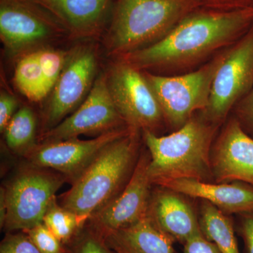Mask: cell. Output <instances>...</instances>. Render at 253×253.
Wrapping results in <instances>:
<instances>
[{"label":"cell","mask_w":253,"mask_h":253,"mask_svg":"<svg viewBox=\"0 0 253 253\" xmlns=\"http://www.w3.org/2000/svg\"><path fill=\"white\" fill-rule=\"evenodd\" d=\"M96 65L91 48H78L68 55L44 112L43 132L59 125L84 101L94 84Z\"/></svg>","instance_id":"7c38bea8"},{"label":"cell","mask_w":253,"mask_h":253,"mask_svg":"<svg viewBox=\"0 0 253 253\" xmlns=\"http://www.w3.org/2000/svg\"><path fill=\"white\" fill-rule=\"evenodd\" d=\"M128 127L118 113L107 83L106 74L95 80L81 106L57 126L44 131L39 143L76 139L82 134H97Z\"/></svg>","instance_id":"9c48e42d"},{"label":"cell","mask_w":253,"mask_h":253,"mask_svg":"<svg viewBox=\"0 0 253 253\" xmlns=\"http://www.w3.org/2000/svg\"><path fill=\"white\" fill-rule=\"evenodd\" d=\"M42 223L65 246H67L83 230L86 221L63 208L56 199L48 208Z\"/></svg>","instance_id":"7402d4cb"},{"label":"cell","mask_w":253,"mask_h":253,"mask_svg":"<svg viewBox=\"0 0 253 253\" xmlns=\"http://www.w3.org/2000/svg\"><path fill=\"white\" fill-rule=\"evenodd\" d=\"M75 38L98 34L107 19L113 0H32Z\"/></svg>","instance_id":"2e32d148"},{"label":"cell","mask_w":253,"mask_h":253,"mask_svg":"<svg viewBox=\"0 0 253 253\" xmlns=\"http://www.w3.org/2000/svg\"><path fill=\"white\" fill-rule=\"evenodd\" d=\"M253 24V9L219 12L199 9L152 45L121 56L144 71L176 76L191 72L230 47Z\"/></svg>","instance_id":"6da1fadb"},{"label":"cell","mask_w":253,"mask_h":253,"mask_svg":"<svg viewBox=\"0 0 253 253\" xmlns=\"http://www.w3.org/2000/svg\"><path fill=\"white\" fill-rule=\"evenodd\" d=\"M140 131L106 146L59 198V204L87 222L91 214L116 199L126 187L139 160Z\"/></svg>","instance_id":"3957f363"},{"label":"cell","mask_w":253,"mask_h":253,"mask_svg":"<svg viewBox=\"0 0 253 253\" xmlns=\"http://www.w3.org/2000/svg\"><path fill=\"white\" fill-rule=\"evenodd\" d=\"M253 86V24L230 47L213 81L209 105L201 111L205 118L220 126L236 104Z\"/></svg>","instance_id":"52a82bcc"},{"label":"cell","mask_w":253,"mask_h":253,"mask_svg":"<svg viewBox=\"0 0 253 253\" xmlns=\"http://www.w3.org/2000/svg\"><path fill=\"white\" fill-rule=\"evenodd\" d=\"M6 214V204L5 200V194L4 188L1 186L0 191V226L1 229L4 225L5 218Z\"/></svg>","instance_id":"4dcf8cb0"},{"label":"cell","mask_w":253,"mask_h":253,"mask_svg":"<svg viewBox=\"0 0 253 253\" xmlns=\"http://www.w3.org/2000/svg\"><path fill=\"white\" fill-rule=\"evenodd\" d=\"M131 129L125 127L109 131L90 140L76 138L39 143L23 157L28 163L61 173L72 184L106 146L126 135Z\"/></svg>","instance_id":"30bf717a"},{"label":"cell","mask_w":253,"mask_h":253,"mask_svg":"<svg viewBox=\"0 0 253 253\" xmlns=\"http://www.w3.org/2000/svg\"><path fill=\"white\" fill-rule=\"evenodd\" d=\"M232 111L243 129L253 138V86L236 104Z\"/></svg>","instance_id":"4316f807"},{"label":"cell","mask_w":253,"mask_h":253,"mask_svg":"<svg viewBox=\"0 0 253 253\" xmlns=\"http://www.w3.org/2000/svg\"><path fill=\"white\" fill-rule=\"evenodd\" d=\"M0 253H42L24 231L8 232L0 245Z\"/></svg>","instance_id":"484cf974"},{"label":"cell","mask_w":253,"mask_h":253,"mask_svg":"<svg viewBox=\"0 0 253 253\" xmlns=\"http://www.w3.org/2000/svg\"><path fill=\"white\" fill-rule=\"evenodd\" d=\"M199 221L202 234L214 243L221 253H240L232 221L226 214L203 201Z\"/></svg>","instance_id":"d6986e66"},{"label":"cell","mask_w":253,"mask_h":253,"mask_svg":"<svg viewBox=\"0 0 253 253\" xmlns=\"http://www.w3.org/2000/svg\"><path fill=\"white\" fill-rule=\"evenodd\" d=\"M160 186L202 199L226 214L253 212V186L241 181L213 184L194 179H178Z\"/></svg>","instance_id":"e0dca14e"},{"label":"cell","mask_w":253,"mask_h":253,"mask_svg":"<svg viewBox=\"0 0 253 253\" xmlns=\"http://www.w3.org/2000/svg\"><path fill=\"white\" fill-rule=\"evenodd\" d=\"M66 181L61 173L31 163L18 168L2 186L6 204L3 229L7 233L25 231L42 224L56 192Z\"/></svg>","instance_id":"8992f818"},{"label":"cell","mask_w":253,"mask_h":253,"mask_svg":"<svg viewBox=\"0 0 253 253\" xmlns=\"http://www.w3.org/2000/svg\"><path fill=\"white\" fill-rule=\"evenodd\" d=\"M183 253H221L214 243L206 239L203 234L188 239L184 244Z\"/></svg>","instance_id":"f1b7e54d"},{"label":"cell","mask_w":253,"mask_h":253,"mask_svg":"<svg viewBox=\"0 0 253 253\" xmlns=\"http://www.w3.org/2000/svg\"><path fill=\"white\" fill-rule=\"evenodd\" d=\"M14 78L18 91L30 101L39 102L49 94L37 50L21 56L15 68Z\"/></svg>","instance_id":"ffe728a7"},{"label":"cell","mask_w":253,"mask_h":253,"mask_svg":"<svg viewBox=\"0 0 253 253\" xmlns=\"http://www.w3.org/2000/svg\"><path fill=\"white\" fill-rule=\"evenodd\" d=\"M116 253H174L172 241L146 216L126 227L104 236Z\"/></svg>","instance_id":"ac0fdd59"},{"label":"cell","mask_w":253,"mask_h":253,"mask_svg":"<svg viewBox=\"0 0 253 253\" xmlns=\"http://www.w3.org/2000/svg\"><path fill=\"white\" fill-rule=\"evenodd\" d=\"M46 89L49 93L54 89L67 61L66 52L54 49L37 50Z\"/></svg>","instance_id":"603a6c76"},{"label":"cell","mask_w":253,"mask_h":253,"mask_svg":"<svg viewBox=\"0 0 253 253\" xmlns=\"http://www.w3.org/2000/svg\"><path fill=\"white\" fill-rule=\"evenodd\" d=\"M226 49L201 67L184 74L163 76L142 71L161 106L165 123L174 131L185 125L196 113L207 109L213 81Z\"/></svg>","instance_id":"5b68a950"},{"label":"cell","mask_w":253,"mask_h":253,"mask_svg":"<svg viewBox=\"0 0 253 253\" xmlns=\"http://www.w3.org/2000/svg\"><path fill=\"white\" fill-rule=\"evenodd\" d=\"M201 9V0H117L106 40L109 52L121 57L152 45Z\"/></svg>","instance_id":"277c9868"},{"label":"cell","mask_w":253,"mask_h":253,"mask_svg":"<svg viewBox=\"0 0 253 253\" xmlns=\"http://www.w3.org/2000/svg\"><path fill=\"white\" fill-rule=\"evenodd\" d=\"M211 162L216 183L241 181L253 186V138L234 116L213 144Z\"/></svg>","instance_id":"5bb4252c"},{"label":"cell","mask_w":253,"mask_h":253,"mask_svg":"<svg viewBox=\"0 0 253 253\" xmlns=\"http://www.w3.org/2000/svg\"><path fill=\"white\" fill-rule=\"evenodd\" d=\"M159 186L151 192L147 217L174 243L202 234L199 217L184 195Z\"/></svg>","instance_id":"9a60e30c"},{"label":"cell","mask_w":253,"mask_h":253,"mask_svg":"<svg viewBox=\"0 0 253 253\" xmlns=\"http://www.w3.org/2000/svg\"><path fill=\"white\" fill-rule=\"evenodd\" d=\"M24 232L42 253H70L66 246L43 223Z\"/></svg>","instance_id":"d4e9b609"},{"label":"cell","mask_w":253,"mask_h":253,"mask_svg":"<svg viewBox=\"0 0 253 253\" xmlns=\"http://www.w3.org/2000/svg\"><path fill=\"white\" fill-rule=\"evenodd\" d=\"M65 31L32 0H1L0 37L11 54H20Z\"/></svg>","instance_id":"8fae6325"},{"label":"cell","mask_w":253,"mask_h":253,"mask_svg":"<svg viewBox=\"0 0 253 253\" xmlns=\"http://www.w3.org/2000/svg\"><path fill=\"white\" fill-rule=\"evenodd\" d=\"M219 126L196 113L181 128L167 136L143 131L149 151V174L153 184L178 179L208 181L213 178L211 156Z\"/></svg>","instance_id":"7a4b0ae2"},{"label":"cell","mask_w":253,"mask_h":253,"mask_svg":"<svg viewBox=\"0 0 253 253\" xmlns=\"http://www.w3.org/2000/svg\"><path fill=\"white\" fill-rule=\"evenodd\" d=\"M66 248L70 253H116L110 249L104 236L86 224Z\"/></svg>","instance_id":"cb8c5ba5"},{"label":"cell","mask_w":253,"mask_h":253,"mask_svg":"<svg viewBox=\"0 0 253 253\" xmlns=\"http://www.w3.org/2000/svg\"><path fill=\"white\" fill-rule=\"evenodd\" d=\"M150 159L149 153H141L126 187L116 199L91 214L86 224L104 236L147 216L154 185L148 169Z\"/></svg>","instance_id":"4fadbf2b"},{"label":"cell","mask_w":253,"mask_h":253,"mask_svg":"<svg viewBox=\"0 0 253 253\" xmlns=\"http://www.w3.org/2000/svg\"><path fill=\"white\" fill-rule=\"evenodd\" d=\"M106 76L111 97L126 126L155 133L165 123L164 116L143 71L120 59Z\"/></svg>","instance_id":"ba28073f"},{"label":"cell","mask_w":253,"mask_h":253,"mask_svg":"<svg viewBox=\"0 0 253 253\" xmlns=\"http://www.w3.org/2000/svg\"><path fill=\"white\" fill-rule=\"evenodd\" d=\"M18 101L14 96L5 91L0 94V131L4 132L11 118L16 113Z\"/></svg>","instance_id":"83f0119b"},{"label":"cell","mask_w":253,"mask_h":253,"mask_svg":"<svg viewBox=\"0 0 253 253\" xmlns=\"http://www.w3.org/2000/svg\"><path fill=\"white\" fill-rule=\"evenodd\" d=\"M36 116L31 108L25 106L18 109L4 131L8 148L24 156L36 145Z\"/></svg>","instance_id":"44dd1931"},{"label":"cell","mask_w":253,"mask_h":253,"mask_svg":"<svg viewBox=\"0 0 253 253\" xmlns=\"http://www.w3.org/2000/svg\"><path fill=\"white\" fill-rule=\"evenodd\" d=\"M243 214L239 226L240 235L244 240L246 253H253V212Z\"/></svg>","instance_id":"f546056e"}]
</instances>
